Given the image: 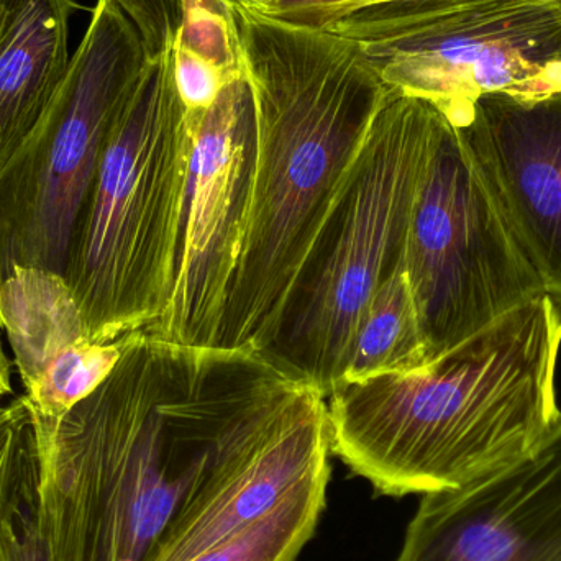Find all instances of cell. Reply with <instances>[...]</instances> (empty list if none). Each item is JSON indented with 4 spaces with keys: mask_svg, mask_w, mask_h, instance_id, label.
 <instances>
[{
    "mask_svg": "<svg viewBox=\"0 0 561 561\" xmlns=\"http://www.w3.org/2000/svg\"><path fill=\"white\" fill-rule=\"evenodd\" d=\"M256 362L128 333L111 375L36 425V517L49 561H151L222 463ZM35 421V419H33Z\"/></svg>",
    "mask_w": 561,
    "mask_h": 561,
    "instance_id": "obj_1",
    "label": "cell"
},
{
    "mask_svg": "<svg viewBox=\"0 0 561 561\" xmlns=\"http://www.w3.org/2000/svg\"><path fill=\"white\" fill-rule=\"evenodd\" d=\"M230 13L255 101L256 161L217 348L263 353L389 88L352 39L232 2Z\"/></svg>",
    "mask_w": 561,
    "mask_h": 561,
    "instance_id": "obj_2",
    "label": "cell"
},
{
    "mask_svg": "<svg viewBox=\"0 0 561 561\" xmlns=\"http://www.w3.org/2000/svg\"><path fill=\"white\" fill-rule=\"evenodd\" d=\"M560 350L561 306L542 294L422 368L339 382L330 451L378 496L460 490L557 427Z\"/></svg>",
    "mask_w": 561,
    "mask_h": 561,
    "instance_id": "obj_3",
    "label": "cell"
},
{
    "mask_svg": "<svg viewBox=\"0 0 561 561\" xmlns=\"http://www.w3.org/2000/svg\"><path fill=\"white\" fill-rule=\"evenodd\" d=\"M193 153L173 51L147 68L115 121L76 217L62 276L91 342L147 329L170 302Z\"/></svg>",
    "mask_w": 561,
    "mask_h": 561,
    "instance_id": "obj_4",
    "label": "cell"
},
{
    "mask_svg": "<svg viewBox=\"0 0 561 561\" xmlns=\"http://www.w3.org/2000/svg\"><path fill=\"white\" fill-rule=\"evenodd\" d=\"M444 122L431 102L388 89L278 333L260 353L325 398L342 379L369 300L404 263L412 209Z\"/></svg>",
    "mask_w": 561,
    "mask_h": 561,
    "instance_id": "obj_5",
    "label": "cell"
},
{
    "mask_svg": "<svg viewBox=\"0 0 561 561\" xmlns=\"http://www.w3.org/2000/svg\"><path fill=\"white\" fill-rule=\"evenodd\" d=\"M327 32L352 39L389 89L460 127L483 95L561 91L552 0H366Z\"/></svg>",
    "mask_w": 561,
    "mask_h": 561,
    "instance_id": "obj_6",
    "label": "cell"
},
{
    "mask_svg": "<svg viewBox=\"0 0 561 561\" xmlns=\"http://www.w3.org/2000/svg\"><path fill=\"white\" fill-rule=\"evenodd\" d=\"M148 56L112 0H98L45 115L0 170V287L16 268L65 272L76 217Z\"/></svg>",
    "mask_w": 561,
    "mask_h": 561,
    "instance_id": "obj_7",
    "label": "cell"
},
{
    "mask_svg": "<svg viewBox=\"0 0 561 561\" xmlns=\"http://www.w3.org/2000/svg\"><path fill=\"white\" fill-rule=\"evenodd\" d=\"M402 265L428 363L546 294L447 117L419 187Z\"/></svg>",
    "mask_w": 561,
    "mask_h": 561,
    "instance_id": "obj_8",
    "label": "cell"
},
{
    "mask_svg": "<svg viewBox=\"0 0 561 561\" xmlns=\"http://www.w3.org/2000/svg\"><path fill=\"white\" fill-rule=\"evenodd\" d=\"M193 121V153L170 302L148 333L217 348L245 242L256 161V111L245 75L224 85Z\"/></svg>",
    "mask_w": 561,
    "mask_h": 561,
    "instance_id": "obj_9",
    "label": "cell"
},
{
    "mask_svg": "<svg viewBox=\"0 0 561 561\" xmlns=\"http://www.w3.org/2000/svg\"><path fill=\"white\" fill-rule=\"evenodd\" d=\"M394 561H561V421L514 463L424 494Z\"/></svg>",
    "mask_w": 561,
    "mask_h": 561,
    "instance_id": "obj_10",
    "label": "cell"
},
{
    "mask_svg": "<svg viewBox=\"0 0 561 561\" xmlns=\"http://www.w3.org/2000/svg\"><path fill=\"white\" fill-rule=\"evenodd\" d=\"M455 128L543 290L561 306V91L483 95Z\"/></svg>",
    "mask_w": 561,
    "mask_h": 561,
    "instance_id": "obj_11",
    "label": "cell"
},
{
    "mask_svg": "<svg viewBox=\"0 0 561 561\" xmlns=\"http://www.w3.org/2000/svg\"><path fill=\"white\" fill-rule=\"evenodd\" d=\"M75 9V0H0V170L65 81Z\"/></svg>",
    "mask_w": 561,
    "mask_h": 561,
    "instance_id": "obj_12",
    "label": "cell"
},
{
    "mask_svg": "<svg viewBox=\"0 0 561 561\" xmlns=\"http://www.w3.org/2000/svg\"><path fill=\"white\" fill-rule=\"evenodd\" d=\"M0 329L9 336L25 392L56 356L91 342L68 280L48 270H13L0 287Z\"/></svg>",
    "mask_w": 561,
    "mask_h": 561,
    "instance_id": "obj_13",
    "label": "cell"
},
{
    "mask_svg": "<svg viewBox=\"0 0 561 561\" xmlns=\"http://www.w3.org/2000/svg\"><path fill=\"white\" fill-rule=\"evenodd\" d=\"M427 363V346L402 265L376 289L363 312L339 382H363Z\"/></svg>",
    "mask_w": 561,
    "mask_h": 561,
    "instance_id": "obj_14",
    "label": "cell"
},
{
    "mask_svg": "<svg viewBox=\"0 0 561 561\" xmlns=\"http://www.w3.org/2000/svg\"><path fill=\"white\" fill-rule=\"evenodd\" d=\"M332 468L307 477L270 513L187 561H297L316 536Z\"/></svg>",
    "mask_w": 561,
    "mask_h": 561,
    "instance_id": "obj_15",
    "label": "cell"
},
{
    "mask_svg": "<svg viewBox=\"0 0 561 561\" xmlns=\"http://www.w3.org/2000/svg\"><path fill=\"white\" fill-rule=\"evenodd\" d=\"M127 335L114 342H84L53 359L39 381L25 392L36 425H55L88 398L117 365Z\"/></svg>",
    "mask_w": 561,
    "mask_h": 561,
    "instance_id": "obj_16",
    "label": "cell"
},
{
    "mask_svg": "<svg viewBox=\"0 0 561 561\" xmlns=\"http://www.w3.org/2000/svg\"><path fill=\"white\" fill-rule=\"evenodd\" d=\"M38 445L26 396L0 404V524L36 500Z\"/></svg>",
    "mask_w": 561,
    "mask_h": 561,
    "instance_id": "obj_17",
    "label": "cell"
},
{
    "mask_svg": "<svg viewBox=\"0 0 561 561\" xmlns=\"http://www.w3.org/2000/svg\"><path fill=\"white\" fill-rule=\"evenodd\" d=\"M140 33L148 59L171 53L183 28L186 0H112Z\"/></svg>",
    "mask_w": 561,
    "mask_h": 561,
    "instance_id": "obj_18",
    "label": "cell"
},
{
    "mask_svg": "<svg viewBox=\"0 0 561 561\" xmlns=\"http://www.w3.org/2000/svg\"><path fill=\"white\" fill-rule=\"evenodd\" d=\"M173 56L178 91L191 114H201L210 107L224 85L236 78L184 49L174 48Z\"/></svg>",
    "mask_w": 561,
    "mask_h": 561,
    "instance_id": "obj_19",
    "label": "cell"
},
{
    "mask_svg": "<svg viewBox=\"0 0 561 561\" xmlns=\"http://www.w3.org/2000/svg\"><path fill=\"white\" fill-rule=\"evenodd\" d=\"M0 561H49L39 533L36 500L0 524Z\"/></svg>",
    "mask_w": 561,
    "mask_h": 561,
    "instance_id": "obj_20",
    "label": "cell"
},
{
    "mask_svg": "<svg viewBox=\"0 0 561 561\" xmlns=\"http://www.w3.org/2000/svg\"><path fill=\"white\" fill-rule=\"evenodd\" d=\"M366 0H273L263 15L300 28L329 30Z\"/></svg>",
    "mask_w": 561,
    "mask_h": 561,
    "instance_id": "obj_21",
    "label": "cell"
},
{
    "mask_svg": "<svg viewBox=\"0 0 561 561\" xmlns=\"http://www.w3.org/2000/svg\"><path fill=\"white\" fill-rule=\"evenodd\" d=\"M2 332V329H0ZM12 392V385H10V362L7 358L5 350L2 346V333H0V399L3 396Z\"/></svg>",
    "mask_w": 561,
    "mask_h": 561,
    "instance_id": "obj_22",
    "label": "cell"
},
{
    "mask_svg": "<svg viewBox=\"0 0 561 561\" xmlns=\"http://www.w3.org/2000/svg\"><path fill=\"white\" fill-rule=\"evenodd\" d=\"M229 2L245 7V9L255 10V12H263L273 0H229Z\"/></svg>",
    "mask_w": 561,
    "mask_h": 561,
    "instance_id": "obj_23",
    "label": "cell"
},
{
    "mask_svg": "<svg viewBox=\"0 0 561 561\" xmlns=\"http://www.w3.org/2000/svg\"><path fill=\"white\" fill-rule=\"evenodd\" d=\"M553 5H556L557 12H559L560 20H561V0H552Z\"/></svg>",
    "mask_w": 561,
    "mask_h": 561,
    "instance_id": "obj_24",
    "label": "cell"
}]
</instances>
